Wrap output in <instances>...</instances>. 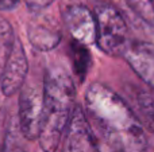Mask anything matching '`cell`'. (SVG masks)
<instances>
[{
    "instance_id": "obj_5",
    "label": "cell",
    "mask_w": 154,
    "mask_h": 152,
    "mask_svg": "<svg viewBox=\"0 0 154 152\" xmlns=\"http://www.w3.org/2000/svg\"><path fill=\"white\" fill-rule=\"evenodd\" d=\"M29 75V61L23 45L15 37L11 51L0 73V90L5 97L15 94Z\"/></svg>"
},
{
    "instance_id": "obj_1",
    "label": "cell",
    "mask_w": 154,
    "mask_h": 152,
    "mask_svg": "<svg viewBox=\"0 0 154 152\" xmlns=\"http://www.w3.org/2000/svg\"><path fill=\"white\" fill-rule=\"evenodd\" d=\"M85 110L89 124L116 135L127 152H143L147 139L131 107L111 88L93 82L85 92Z\"/></svg>"
},
{
    "instance_id": "obj_8",
    "label": "cell",
    "mask_w": 154,
    "mask_h": 152,
    "mask_svg": "<svg viewBox=\"0 0 154 152\" xmlns=\"http://www.w3.org/2000/svg\"><path fill=\"white\" fill-rule=\"evenodd\" d=\"M131 69L154 90V45L149 42H130L123 53Z\"/></svg>"
},
{
    "instance_id": "obj_7",
    "label": "cell",
    "mask_w": 154,
    "mask_h": 152,
    "mask_svg": "<svg viewBox=\"0 0 154 152\" xmlns=\"http://www.w3.org/2000/svg\"><path fill=\"white\" fill-rule=\"evenodd\" d=\"M64 152H96L89 120L80 107H75L68 124Z\"/></svg>"
},
{
    "instance_id": "obj_6",
    "label": "cell",
    "mask_w": 154,
    "mask_h": 152,
    "mask_svg": "<svg viewBox=\"0 0 154 152\" xmlns=\"http://www.w3.org/2000/svg\"><path fill=\"white\" fill-rule=\"evenodd\" d=\"M64 22L73 40L82 45H93L96 42L95 13L81 4H72L64 11Z\"/></svg>"
},
{
    "instance_id": "obj_14",
    "label": "cell",
    "mask_w": 154,
    "mask_h": 152,
    "mask_svg": "<svg viewBox=\"0 0 154 152\" xmlns=\"http://www.w3.org/2000/svg\"><path fill=\"white\" fill-rule=\"evenodd\" d=\"M72 54L73 66H75L76 73L80 75L81 80H84L85 74L89 69V53L87 50V46L75 40L72 45Z\"/></svg>"
},
{
    "instance_id": "obj_18",
    "label": "cell",
    "mask_w": 154,
    "mask_h": 152,
    "mask_svg": "<svg viewBox=\"0 0 154 152\" xmlns=\"http://www.w3.org/2000/svg\"><path fill=\"white\" fill-rule=\"evenodd\" d=\"M111 3L116 7V5H120L122 4L123 7H127V3H126V0H111Z\"/></svg>"
},
{
    "instance_id": "obj_10",
    "label": "cell",
    "mask_w": 154,
    "mask_h": 152,
    "mask_svg": "<svg viewBox=\"0 0 154 152\" xmlns=\"http://www.w3.org/2000/svg\"><path fill=\"white\" fill-rule=\"evenodd\" d=\"M135 116L143 129L154 133V90L150 89H137L135 92Z\"/></svg>"
},
{
    "instance_id": "obj_11",
    "label": "cell",
    "mask_w": 154,
    "mask_h": 152,
    "mask_svg": "<svg viewBox=\"0 0 154 152\" xmlns=\"http://www.w3.org/2000/svg\"><path fill=\"white\" fill-rule=\"evenodd\" d=\"M91 129H92L93 140H95L96 152H127L125 143L119 136L92 125H91Z\"/></svg>"
},
{
    "instance_id": "obj_12",
    "label": "cell",
    "mask_w": 154,
    "mask_h": 152,
    "mask_svg": "<svg viewBox=\"0 0 154 152\" xmlns=\"http://www.w3.org/2000/svg\"><path fill=\"white\" fill-rule=\"evenodd\" d=\"M23 139L24 137L19 129V125L11 123L4 135L0 152H27V147L23 143Z\"/></svg>"
},
{
    "instance_id": "obj_3",
    "label": "cell",
    "mask_w": 154,
    "mask_h": 152,
    "mask_svg": "<svg viewBox=\"0 0 154 152\" xmlns=\"http://www.w3.org/2000/svg\"><path fill=\"white\" fill-rule=\"evenodd\" d=\"M96 42L103 53L112 57L123 55L128 43V27L118 7L112 3H97L95 5Z\"/></svg>"
},
{
    "instance_id": "obj_16",
    "label": "cell",
    "mask_w": 154,
    "mask_h": 152,
    "mask_svg": "<svg viewBox=\"0 0 154 152\" xmlns=\"http://www.w3.org/2000/svg\"><path fill=\"white\" fill-rule=\"evenodd\" d=\"M26 5L32 11H41L43 8L49 7L54 0H24Z\"/></svg>"
},
{
    "instance_id": "obj_13",
    "label": "cell",
    "mask_w": 154,
    "mask_h": 152,
    "mask_svg": "<svg viewBox=\"0 0 154 152\" xmlns=\"http://www.w3.org/2000/svg\"><path fill=\"white\" fill-rule=\"evenodd\" d=\"M14 40H15V35H14L12 27L5 19L0 18V73L11 51Z\"/></svg>"
},
{
    "instance_id": "obj_2",
    "label": "cell",
    "mask_w": 154,
    "mask_h": 152,
    "mask_svg": "<svg viewBox=\"0 0 154 152\" xmlns=\"http://www.w3.org/2000/svg\"><path fill=\"white\" fill-rule=\"evenodd\" d=\"M76 86L68 70L53 66L43 77V105L38 142L43 152L60 147L75 109Z\"/></svg>"
},
{
    "instance_id": "obj_9",
    "label": "cell",
    "mask_w": 154,
    "mask_h": 152,
    "mask_svg": "<svg viewBox=\"0 0 154 152\" xmlns=\"http://www.w3.org/2000/svg\"><path fill=\"white\" fill-rule=\"evenodd\" d=\"M29 40L37 50L50 51L61 40V31L54 22L46 18L38 19L29 27Z\"/></svg>"
},
{
    "instance_id": "obj_17",
    "label": "cell",
    "mask_w": 154,
    "mask_h": 152,
    "mask_svg": "<svg viewBox=\"0 0 154 152\" xmlns=\"http://www.w3.org/2000/svg\"><path fill=\"white\" fill-rule=\"evenodd\" d=\"M20 0H0V11H11L16 8Z\"/></svg>"
},
{
    "instance_id": "obj_15",
    "label": "cell",
    "mask_w": 154,
    "mask_h": 152,
    "mask_svg": "<svg viewBox=\"0 0 154 152\" xmlns=\"http://www.w3.org/2000/svg\"><path fill=\"white\" fill-rule=\"evenodd\" d=\"M126 3L135 15L154 27V0H126Z\"/></svg>"
},
{
    "instance_id": "obj_4",
    "label": "cell",
    "mask_w": 154,
    "mask_h": 152,
    "mask_svg": "<svg viewBox=\"0 0 154 152\" xmlns=\"http://www.w3.org/2000/svg\"><path fill=\"white\" fill-rule=\"evenodd\" d=\"M19 97V129L26 140H38L43 105V77H27Z\"/></svg>"
}]
</instances>
